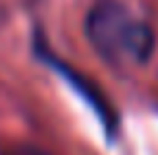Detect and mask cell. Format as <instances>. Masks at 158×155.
I'll list each match as a JSON object with an SVG mask.
<instances>
[{"label": "cell", "instance_id": "1", "mask_svg": "<svg viewBox=\"0 0 158 155\" xmlns=\"http://www.w3.org/2000/svg\"><path fill=\"white\" fill-rule=\"evenodd\" d=\"M92 47L111 64H147L156 50L153 28L119 0H97L83 22Z\"/></svg>", "mask_w": 158, "mask_h": 155}, {"label": "cell", "instance_id": "2", "mask_svg": "<svg viewBox=\"0 0 158 155\" xmlns=\"http://www.w3.org/2000/svg\"><path fill=\"white\" fill-rule=\"evenodd\" d=\"M33 47H36V55H39V58H44V61H47V64H50V67H53L56 72H61V75H64V78H67V80H69V83H72V86H75V89H78V92H81V94H83V97L89 100V105L94 108V114H97V116L103 119V128L108 130V136H117V128H119L117 111L111 108V103H106V100L100 97L97 86H94V83H92L89 78L78 75V72H75V69H72L69 64H64L61 58H56V55H53V53H50V50L44 47V42H42L39 31H36V44H33Z\"/></svg>", "mask_w": 158, "mask_h": 155}, {"label": "cell", "instance_id": "3", "mask_svg": "<svg viewBox=\"0 0 158 155\" xmlns=\"http://www.w3.org/2000/svg\"><path fill=\"white\" fill-rule=\"evenodd\" d=\"M6 155H50V153H44V150H39V147H28V144H19V147L8 150Z\"/></svg>", "mask_w": 158, "mask_h": 155}]
</instances>
